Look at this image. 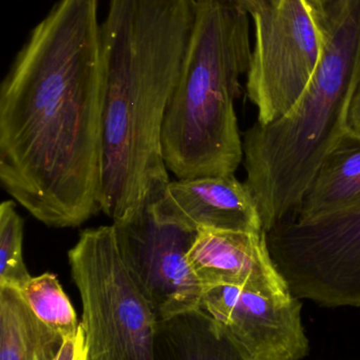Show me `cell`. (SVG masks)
Returning <instances> with one entry per match:
<instances>
[{"instance_id": "52a82bcc", "label": "cell", "mask_w": 360, "mask_h": 360, "mask_svg": "<svg viewBox=\"0 0 360 360\" xmlns=\"http://www.w3.org/2000/svg\"><path fill=\"white\" fill-rule=\"evenodd\" d=\"M255 44L247 91L259 124L289 113L306 91L321 60L323 30L309 0H268L252 12Z\"/></svg>"}, {"instance_id": "ffe728a7", "label": "cell", "mask_w": 360, "mask_h": 360, "mask_svg": "<svg viewBox=\"0 0 360 360\" xmlns=\"http://www.w3.org/2000/svg\"><path fill=\"white\" fill-rule=\"evenodd\" d=\"M309 1L312 4V6L316 8H323L325 4H329V2L333 1V0H309Z\"/></svg>"}, {"instance_id": "d6986e66", "label": "cell", "mask_w": 360, "mask_h": 360, "mask_svg": "<svg viewBox=\"0 0 360 360\" xmlns=\"http://www.w3.org/2000/svg\"><path fill=\"white\" fill-rule=\"evenodd\" d=\"M241 6H244L247 11H249V14L259 8L262 4H266L268 0H237Z\"/></svg>"}, {"instance_id": "e0dca14e", "label": "cell", "mask_w": 360, "mask_h": 360, "mask_svg": "<svg viewBox=\"0 0 360 360\" xmlns=\"http://www.w3.org/2000/svg\"><path fill=\"white\" fill-rule=\"evenodd\" d=\"M55 360H88V347L82 325L76 333L63 338Z\"/></svg>"}, {"instance_id": "7c38bea8", "label": "cell", "mask_w": 360, "mask_h": 360, "mask_svg": "<svg viewBox=\"0 0 360 360\" xmlns=\"http://www.w3.org/2000/svg\"><path fill=\"white\" fill-rule=\"evenodd\" d=\"M360 207V133L347 128L321 160L293 219L304 221Z\"/></svg>"}, {"instance_id": "5bb4252c", "label": "cell", "mask_w": 360, "mask_h": 360, "mask_svg": "<svg viewBox=\"0 0 360 360\" xmlns=\"http://www.w3.org/2000/svg\"><path fill=\"white\" fill-rule=\"evenodd\" d=\"M63 340L35 316L20 290L0 287V360H55Z\"/></svg>"}, {"instance_id": "7a4b0ae2", "label": "cell", "mask_w": 360, "mask_h": 360, "mask_svg": "<svg viewBox=\"0 0 360 360\" xmlns=\"http://www.w3.org/2000/svg\"><path fill=\"white\" fill-rule=\"evenodd\" d=\"M198 0H109L101 212L118 224L154 205L169 180L162 130L190 53Z\"/></svg>"}, {"instance_id": "2e32d148", "label": "cell", "mask_w": 360, "mask_h": 360, "mask_svg": "<svg viewBox=\"0 0 360 360\" xmlns=\"http://www.w3.org/2000/svg\"><path fill=\"white\" fill-rule=\"evenodd\" d=\"M23 226L15 203L4 201L0 205V287L20 290L33 277L23 260Z\"/></svg>"}, {"instance_id": "9c48e42d", "label": "cell", "mask_w": 360, "mask_h": 360, "mask_svg": "<svg viewBox=\"0 0 360 360\" xmlns=\"http://www.w3.org/2000/svg\"><path fill=\"white\" fill-rule=\"evenodd\" d=\"M201 309L247 360H302L309 354L302 304L291 292L219 285L204 291Z\"/></svg>"}, {"instance_id": "6da1fadb", "label": "cell", "mask_w": 360, "mask_h": 360, "mask_svg": "<svg viewBox=\"0 0 360 360\" xmlns=\"http://www.w3.org/2000/svg\"><path fill=\"white\" fill-rule=\"evenodd\" d=\"M99 0H57L0 89V180L38 221L101 212L105 71Z\"/></svg>"}, {"instance_id": "ba28073f", "label": "cell", "mask_w": 360, "mask_h": 360, "mask_svg": "<svg viewBox=\"0 0 360 360\" xmlns=\"http://www.w3.org/2000/svg\"><path fill=\"white\" fill-rule=\"evenodd\" d=\"M113 226L120 256L159 321L201 309L204 290L187 259L198 232L160 221L149 207Z\"/></svg>"}, {"instance_id": "8fae6325", "label": "cell", "mask_w": 360, "mask_h": 360, "mask_svg": "<svg viewBox=\"0 0 360 360\" xmlns=\"http://www.w3.org/2000/svg\"><path fill=\"white\" fill-rule=\"evenodd\" d=\"M187 259L204 291L235 285L268 294L291 292L271 255L266 232L201 229Z\"/></svg>"}, {"instance_id": "5b68a950", "label": "cell", "mask_w": 360, "mask_h": 360, "mask_svg": "<svg viewBox=\"0 0 360 360\" xmlns=\"http://www.w3.org/2000/svg\"><path fill=\"white\" fill-rule=\"evenodd\" d=\"M68 262L88 360H156L160 321L120 256L113 224L82 231Z\"/></svg>"}, {"instance_id": "9a60e30c", "label": "cell", "mask_w": 360, "mask_h": 360, "mask_svg": "<svg viewBox=\"0 0 360 360\" xmlns=\"http://www.w3.org/2000/svg\"><path fill=\"white\" fill-rule=\"evenodd\" d=\"M20 292L35 316L63 338L80 329L77 314L56 275L46 272L32 277Z\"/></svg>"}, {"instance_id": "277c9868", "label": "cell", "mask_w": 360, "mask_h": 360, "mask_svg": "<svg viewBox=\"0 0 360 360\" xmlns=\"http://www.w3.org/2000/svg\"><path fill=\"white\" fill-rule=\"evenodd\" d=\"M252 52L244 6L237 0H198L192 46L163 124V156L175 179L236 172L243 141L235 101Z\"/></svg>"}, {"instance_id": "30bf717a", "label": "cell", "mask_w": 360, "mask_h": 360, "mask_svg": "<svg viewBox=\"0 0 360 360\" xmlns=\"http://www.w3.org/2000/svg\"><path fill=\"white\" fill-rule=\"evenodd\" d=\"M149 207L160 221L196 232H266L251 191L235 174L170 181Z\"/></svg>"}, {"instance_id": "ac0fdd59", "label": "cell", "mask_w": 360, "mask_h": 360, "mask_svg": "<svg viewBox=\"0 0 360 360\" xmlns=\"http://www.w3.org/2000/svg\"><path fill=\"white\" fill-rule=\"evenodd\" d=\"M348 126L355 132L360 133V84L351 101L349 109Z\"/></svg>"}, {"instance_id": "3957f363", "label": "cell", "mask_w": 360, "mask_h": 360, "mask_svg": "<svg viewBox=\"0 0 360 360\" xmlns=\"http://www.w3.org/2000/svg\"><path fill=\"white\" fill-rule=\"evenodd\" d=\"M323 48L312 79L279 120L243 135L245 184L266 233L295 217L321 160L348 128L360 84V13L332 11L321 20Z\"/></svg>"}, {"instance_id": "8992f818", "label": "cell", "mask_w": 360, "mask_h": 360, "mask_svg": "<svg viewBox=\"0 0 360 360\" xmlns=\"http://www.w3.org/2000/svg\"><path fill=\"white\" fill-rule=\"evenodd\" d=\"M266 239L294 296L325 307H360V207L287 220Z\"/></svg>"}, {"instance_id": "4fadbf2b", "label": "cell", "mask_w": 360, "mask_h": 360, "mask_svg": "<svg viewBox=\"0 0 360 360\" xmlns=\"http://www.w3.org/2000/svg\"><path fill=\"white\" fill-rule=\"evenodd\" d=\"M154 359L247 360L202 309L159 323Z\"/></svg>"}]
</instances>
